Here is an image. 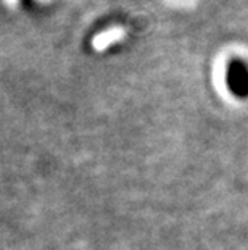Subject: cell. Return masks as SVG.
Returning <instances> with one entry per match:
<instances>
[{"mask_svg":"<svg viewBox=\"0 0 248 250\" xmlns=\"http://www.w3.org/2000/svg\"><path fill=\"white\" fill-rule=\"evenodd\" d=\"M121 36H123V31H119V29H114L112 33H105V34H102V37H98L97 41H94V45L103 47L105 44H112L113 41L119 39Z\"/></svg>","mask_w":248,"mask_h":250,"instance_id":"2","label":"cell"},{"mask_svg":"<svg viewBox=\"0 0 248 250\" xmlns=\"http://www.w3.org/2000/svg\"><path fill=\"white\" fill-rule=\"evenodd\" d=\"M229 86L232 92L245 97L248 95V73L242 65H234L229 71Z\"/></svg>","mask_w":248,"mask_h":250,"instance_id":"1","label":"cell"}]
</instances>
